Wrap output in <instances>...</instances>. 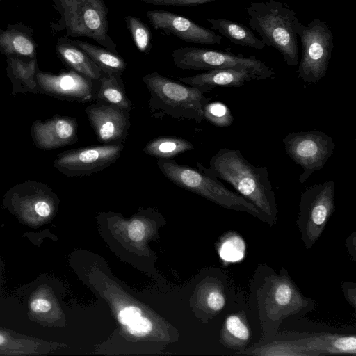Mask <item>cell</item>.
<instances>
[{
    "label": "cell",
    "mask_w": 356,
    "mask_h": 356,
    "mask_svg": "<svg viewBox=\"0 0 356 356\" xmlns=\"http://www.w3.org/2000/svg\"><path fill=\"white\" fill-rule=\"evenodd\" d=\"M197 169L232 186L239 195L253 204L273 225L277 207L266 167L250 163L240 150L221 148L210 159L209 168L197 163Z\"/></svg>",
    "instance_id": "1"
},
{
    "label": "cell",
    "mask_w": 356,
    "mask_h": 356,
    "mask_svg": "<svg viewBox=\"0 0 356 356\" xmlns=\"http://www.w3.org/2000/svg\"><path fill=\"white\" fill-rule=\"evenodd\" d=\"M246 10L248 24L261 36L263 44L278 51L287 65H298L296 13L275 0L251 1Z\"/></svg>",
    "instance_id": "2"
},
{
    "label": "cell",
    "mask_w": 356,
    "mask_h": 356,
    "mask_svg": "<svg viewBox=\"0 0 356 356\" xmlns=\"http://www.w3.org/2000/svg\"><path fill=\"white\" fill-rule=\"evenodd\" d=\"M149 92L148 106L151 117L161 119L193 120L197 123L204 120V107L211 97L204 95L207 92L167 78L157 72L142 77Z\"/></svg>",
    "instance_id": "3"
},
{
    "label": "cell",
    "mask_w": 356,
    "mask_h": 356,
    "mask_svg": "<svg viewBox=\"0 0 356 356\" xmlns=\"http://www.w3.org/2000/svg\"><path fill=\"white\" fill-rule=\"evenodd\" d=\"M163 175L176 185L196 193L228 209L243 211L267 222L266 217L253 204L225 187L217 178L199 169L178 163L172 159H158Z\"/></svg>",
    "instance_id": "4"
},
{
    "label": "cell",
    "mask_w": 356,
    "mask_h": 356,
    "mask_svg": "<svg viewBox=\"0 0 356 356\" xmlns=\"http://www.w3.org/2000/svg\"><path fill=\"white\" fill-rule=\"evenodd\" d=\"M60 15L56 31H65L67 37H87L102 47L117 52L108 33V9L104 0H51Z\"/></svg>",
    "instance_id": "5"
},
{
    "label": "cell",
    "mask_w": 356,
    "mask_h": 356,
    "mask_svg": "<svg viewBox=\"0 0 356 356\" xmlns=\"http://www.w3.org/2000/svg\"><path fill=\"white\" fill-rule=\"evenodd\" d=\"M296 34L302 47L298 77L306 83H316L324 77L328 69L334 47L332 32L328 24L318 17L307 25L299 22Z\"/></svg>",
    "instance_id": "6"
},
{
    "label": "cell",
    "mask_w": 356,
    "mask_h": 356,
    "mask_svg": "<svg viewBox=\"0 0 356 356\" xmlns=\"http://www.w3.org/2000/svg\"><path fill=\"white\" fill-rule=\"evenodd\" d=\"M172 57L175 67L182 70H247L255 73L260 81L274 79L276 75L272 68L253 56L246 57L207 48L186 47L175 49Z\"/></svg>",
    "instance_id": "7"
},
{
    "label": "cell",
    "mask_w": 356,
    "mask_h": 356,
    "mask_svg": "<svg viewBox=\"0 0 356 356\" xmlns=\"http://www.w3.org/2000/svg\"><path fill=\"white\" fill-rule=\"evenodd\" d=\"M335 184L326 181L307 188L300 195L298 223L307 248L323 233L335 210Z\"/></svg>",
    "instance_id": "8"
},
{
    "label": "cell",
    "mask_w": 356,
    "mask_h": 356,
    "mask_svg": "<svg viewBox=\"0 0 356 356\" xmlns=\"http://www.w3.org/2000/svg\"><path fill=\"white\" fill-rule=\"evenodd\" d=\"M282 143L289 156L303 170L299 177L300 184L323 168L335 148L333 138L318 130L289 133Z\"/></svg>",
    "instance_id": "9"
},
{
    "label": "cell",
    "mask_w": 356,
    "mask_h": 356,
    "mask_svg": "<svg viewBox=\"0 0 356 356\" xmlns=\"http://www.w3.org/2000/svg\"><path fill=\"white\" fill-rule=\"evenodd\" d=\"M3 203L24 220L40 222L54 213L58 197L48 185L28 180L11 187L5 194Z\"/></svg>",
    "instance_id": "10"
},
{
    "label": "cell",
    "mask_w": 356,
    "mask_h": 356,
    "mask_svg": "<svg viewBox=\"0 0 356 356\" xmlns=\"http://www.w3.org/2000/svg\"><path fill=\"white\" fill-rule=\"evenodd\" d=\"M124 147V143H120L66 150L56 156L53 165L67 177L89 176L113 164Z\"/></svg>",
    "instance_id": "11"
},
{
    "label": "cell",
    "mask_w": 356,
    "mask_h": 356,
    "mask_svg": "<svg viewBox=\"0 0 356 356\" xmlns=\"http://www.w3.org/2000/svg\"><path fill=\"white\" fill-rule=\"evenodd\" d=\"M310 299L305 298L286 275L273 277L262 304L264 323H280L304 311Z\"/></svg>",
    "instance_id": "12"
},
{
    "label": "cell",
    "mask_w": 356,
    "mask_h": 356,
    "mask_svg": "<svg viewBox=\"0 0 356 356\" xmlns=\"http://www.w3.org/2000/svg\"><path fill=\"white\" fill-rule=\"evenodd\" d=\"M40 93L62 100L91 103L96 101L97 89L90 80L74 70L58 74L38 70L36 74Z\"/></svg>",
    "instance_id": "13"
},
{
    "label": "cell",
    "mask_w": 356,
    "mask_h": 356,
    "mask_svg": "<svg viewBox=\"0 0 356 356\" xmlns=\"http://www.w3.org/2000/svg\"><path fill=\"white\" fill-rule=\"evenodd\" d=\"M90 126L103 144L123 143L131 127L129 111L95 101L85 108Z\"/></svg>",
    "instance_id": "14"
},
{
    "label": "cell",
    "mask_w": 356,
    "mask_h": 356,
    "mask_svg": "<svg viewBox=\"0 0 356 356\" xmlns=\"http://www.w3.org/2000/svg\"><path fill=\"white\" fill-rule=\"evenodd\" d=\"M151 25L157 31L172 35L191 43L220 44L222 36L213 31L201 26L193 21L169 11L154 10L147 13Z\"/></svg>",
    "instance_id": "15"
},
{
    "label": "cell",
    "mask_w": 356,
    "mask_h": 356,
    "mask_svg": "<svg viewBox=\"0 0 356 356\" xmlns=\"http://www.w3.org/2000/svg\"><path fill=\"white\" fill-rule=\"evenodd\" d=\"M76 118L60 115L45 120H37L32 124L31 135L35 145L43 150H51L75 143L78 140Z\"/></svg>",
    "instance_id": "16"
},
{
    "label": "cell",
    "mask_w": 356,
    "mask_h": 356,
    "mask_svg": "<svg viewBox=\"0 0 356 356\" xmlns=\"http://www.w3.org/2000/svg\"><path fill=\"white\" fill-rule=\"evenodd\" d=\"M252 80L260 81L259 76L250 70L232 68L213 70L179 78L180 82L204 89L207 92H211L217 86L241 87Z\"/></svg>",
    "instance_id": "17"
},
{
    "label": "cell",
    "mask_w": 356,
    "mask_h": 356,
    "mask_svg": "<svg viewBox=\"0 0 356 356\" xmlns=\"http://www.w3.org/2000/svg\"><path fill=\"white\" fill-rule=\"evenodd\" d=\"M307 356L330 354H356L355 335L321 334L296 341Z\"/></svg>",
    "instance_id": "18"
},
{
    "label": "cell",
    "mask_w": 356,
    "mask_h": 356,
    "mask_svg": "<svg viewBox=\"0 0 356 356\" xmlns=\"http://www.w3.org/2000/svg\"><path fill=\"white\" fill-rule=\"evenodd\" d=\"M0 51L6 55L35 58L36 44L33 32L23 24L8 25L0 29Z\"/></svg>",
    "instance_id": "19"
},
{
    "label": "cell",
    "mask_w": 356,
    "mask_h": 356,
    "mask_svg": "<svg viewBox=\"0 0 356 356\" xmlns=\"http://www.w3.org/2000/svg\"><path fill=\"white\" fill-rule=\"evenodd\" d=\"M7 76L13 86L12 95L17 93L40 92L36 77L38 72L37 60L30 58L24 60L17 56H6Z\"/></svg>",
    "instance_id": "20"
},
{
    "label": "cell",
    "mask_w": 356,
    "mask_h": 356,
    "mask_svg": "<svg viewBox=\"0 0 356 356\" xmlns=\"http://www.w3.org/2000/svg\"><path fill=\"white\" fill-rule=\"evenodd\" d=\"M56 51L60 58L72 70L92 80L98 81L102 72L92 60L70 39L61 38L58 40Z\"/></svg>",
    "instance_id": "21"
},
{
    "label": "cell",
    "mask_w": 356,
    "mask_h": 356,
    "mask_svg": "<svg viewBox=\"0 0 356 356\" xmlns=\"http://www.w3.org/2000/svg\"><path fill=\"white\" fill-rule=\"evenodd\" d=\"M211 29L235 44L262 50L264 44L252 31L239 22L223 18H209Z\"/></svg>",
    "instance_id": "22"
},
{
    "label": "cell",
    "mask_w": 356,
    "mask_h": 356,
    "mask_svg": "<svg viewBox=\"0 0 356 356\" xmlns=\"http://www.w3.org/2000/svg\"><path fill=\"white\" fill-rule=\"evenodd\" d=\"M121 76L122 73L120 72L112 74H103L98 80L99 86L96 101L130 111L134 108V105L127 95Z\"/></svg>",
    "instance_id": "23"
},
{
    "label": "cell",
    "mask_w": 356,
    "mask_h": 356,
    "mask_svg": "<svg viewBox=\"0 0 356 356\" xmlns=\"http://www.w3.org/2000/svg\"><path fill=\"white\" fill-rule=\"evenodd\" d=\"M71 41L92 60L103 74L122 73L127 67L125 60L118 53L87 42L79 40Z\"/></svg>",
    "instance_id": "24"
},
{
    "label": "cell",
    "mask_w": 356,
    "mask_h": 356,
    "mask_svg": "<svg viewBox=\"0 0 356 356\" xmlns=\"http://www.w3.org/2000/svg\"><path fill=\"white\" fill-rule=\"evenodd\" d=\"M250 337V327L243 312L227 316L220 333V339L226 347L242 348L249 343Z\"/></svg>",
    "instance_id": "25"
},
{
    "label": "cell",
    "mask_w": 356,
    "mask_h": 356,
    "mask_svg": "<svg viewBox=\"0 0 356 356\" xmlns=\"http://www.w3.org/2000/svg\"><path fill=\"white\" fill-rule=\"evenodd\" d=\"M16 336V334L0 330V355H29L49 351L47 342Z\"/></svg>",
    "instance_id": "26"
},
{
    "label": "cell",
    "mask_w": 356,
    "mask_h": 356,
    "mask_svg": "<svg viewBox=\"0 0 356 356\" xmlns=\"http://www.w3.org/2000/svg\"><path fill=\"white\" fill-rule=\"evenodd\" d=\"M194 148L192 143L178 137H159L149 141L143 152L158 159H172Z\"/></svg>",
    "instance_id": "27"
},
{
    "label": "cell",
    "mask_w": 356,
    "mask_h": 356,
    "mask_svg": "<svg viewBox=\"0 0 356 356\" xmlns=\"http://www.w3.org/2000/svg\"><path fill=\"white\" fill-rule=\"evenodd\" d=\"M125 22L136 48L140 52L149 54L152 48V33L148 26L133 15L127 16Z\"/></svg>",
    "instance_id": "28"
},
{
    "label": "cell",
    "mask_w": 356,
    "mask_h": 356,
    "mask_svg": "<svg viewBox=\"0 0 356 356\" xmlns=\"http://www.w3.org/2000/svg\"><path fill=\"white\" fill-rule=\"evenodd\" d=\"M204 120L218 127L232 124L234 117L227 105L220 102H208L204 107Z\"/></svg>",
    "instance_id": "29"
},
{
    "label": "cell",
    "mask_w": 356,
    "mask_h": 356,
    "mask_svg": "<svg viewBox=\"0 0 356 356\" xmlns=\"http://www.w3.org/2000/svg\"><path fill=\"white\" fill-rule=\"evenodd\" d=\"M53 302L47 295V289L36 291L29 301V309L34 316L47 321L53 309Z\"/></svg>",
    "instance_id": "30"
},
{
    "label": "cell",
    "mask_w": 356,
    "mask_h": 356,
    "mask_svg": "<svg viewBox=\"0 0 356 356\" xmlns=\"http://www.w3.org/2000/svg\"><path fill=\"white\" fill-rule=\"evenodd\" d=\"M244 250V243L240 236L227 235L220 248V255L223 260L233 262L243 257Z\"/></svg>",
    "instance_id": "31"
},
{
    "label": "cell",
    "mask_w": 356,
    "mask_h": 356,
    "mask_svg": "<svg viewBox=\"0 0 356 356\" xmlns=\"http://www.w3.org/2000/svg\"><path fill=\"white\" fill-rule=\"evenodd\" d=\"M207 307L213 312H219L225 307L226 297L223 289L220 285H215L209 289L205 297Z\"/></svg>",
    "instance_id": "32"
},
{
    "label": "cell",
    "mask_w": 356,
    "mask_h": 356,
    "mask_svg": "<svg viewBox=\"0 0 356 356\" xmlns=\"http://www.w3.org/2000/svg\"><path fill=\"white\" fill-rule=\"evenodd\" d=\"M152 329V323L146 317L140 316L134 322L127 325V330L129 334L136 337L147 335Z\"/></svg>",
    "instance_id": "33"
},
{
    "label": "cell",
    "mask_w": 356,
    "mask_h": 356,
    "mask_svg": "<svg viewBox=\"0 0 356 356\" xmlns=\"http://www.w3.org/2000/svg\"><path fill=\"white\" fill-rule=\"evenodd\" d=\"M146 3L159 6H194L216 0H140Z\"/></svg>",
    "instance_id": "34"
},
{
    "label": "cell",
    "mask_w": 356,
    "mask_h": 356,
    "mask_svg": "<svg viewBox=\"0 0 356 356\" xmlns=\"http://www.w3.org/2000/svg\"><path fill=\"white\" fill-rule=\"evenodd\" d=\"M142 316V311L140 308L134 306L124 307L118 314V321L122 324L127 325Z\"/></svg>",
    "instance_id": "35"
},
{
    "label": "cell",
    "mask_w": 356,
    "mask_h": 356,
    "mask_svg": "<svg viewBox=\"0 0 356 356\" xmlns=\"http://www.w3.org/2000/svg\"><path fill=\"white\" fill-rule=\"evenodd\" d=\"M128 236L134 241H140L145 234V227L143 221L138 219L131 220L128 225Z\"/></svg>",
    "instance_id": "36"
}]
</instances>
